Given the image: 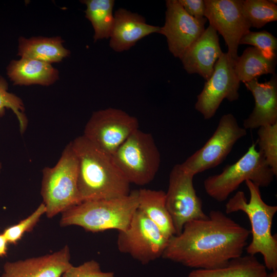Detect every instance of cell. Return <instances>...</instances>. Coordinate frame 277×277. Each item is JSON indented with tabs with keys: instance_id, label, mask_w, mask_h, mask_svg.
Listing matches in <instances>:
<instances>
[{
	"instance_id": "obj_1",
	"label": "cell",
	"mask_w": 277,
	"mask_h": 277,
	"mask_svg": "<svg viewBox=\"0 0 277 277\" xmlns=\"http://www.w3.org/2000/svg\"><path fill=\"white\" fill-rule=\"evenodd\" d=\"M250 234L223 212L212 210L171 236L162 258L194 269L219 268L243 255Z\"/></svg>"
},
{
	"instance_id": "obj_2",
	"label": "cell",
	"mask_w": 277,
	"mask_h": 277,
	"mask_svg": "<svg viewBox=\"0 0 277 277\" xmlns=\"http://www.w3.org/2000/svg\"><path fill=\"white\" fill-rule=\"evenodd\" d=\"M78 160L77 187L81 202L128 195L130 183L113 156L83 135L71 142Z\"/></svg>"
},
{
	"instance_id": "obj_3",
	"label": "cell",
	"mask_w": 277,
	"mask_h": 277,
	"mask_svg": "<svg viewBox=\"0 0 277 277\" xmlns=\"http://www.w3.org/2000/svg\"><path fill=\"white\" fill-rule=\"evenodd\" d=\"M245 183L250 193L249 202L244 192L238 191L226 204L225 212L229 214L242 211L247 215L252 240L245 248L247 253L251 255L260 253L267 270H277V236L271 232L277 206L268 205L263 200L258 185L249 180Z\"/></svg>"
},
{
	"instance_id": "obj_4",
	"label": "cell",
	"mask_w": 277,
	"mask_h": 277,
	"mask_svg": "<svg viewBox=\"0 0 277 277\" xmlns=\"http://www.w3.org/2000/svg\"><path fill=\"white\" fill-rule=\"evenodd\" d=\"M138 208V190L124 196L82 202L62 213V227L78 226L97 232L128 228Z\"/></svg>"
},
{
	"instance_id": "obj_5",
	"label": "cell",
	"mask_w": 277,
	"mask_h": 277,
	"mask_svg": "<svg viewBox=\"0 0 277 277\" xmlns=\"http://www.w3.org/2000/svg\"><path fill=\"white\" fill-rule=\"evenodd\" d=\"M42 173L41 193L48 218L81 203L77 187L78 160L71 142L56 165L45 167Z\"/></svg>"
},
{
	"instance_id": "obj_6",
	"label": "cell",
	"mask_w": 277,
	"mask_h": 277,
	"mask_svg": "<svg viewBox=\"0 0 277 277\" xmlns=\"http://www.w3.org/2000/svg\"><path fill=\"white\" fill-rule=\"evenodd\" d=\"M275 176L263 153L253 143L237 162L225 166L218 174L211 175L204 181L207 194L217 202L225 201L240 185L249 180L260 187H267Z\"/></svg>"
},
{
	"instance_id": "obj_7",
	"label": "cell",
	"mask_w": 277,
	"mask_h": 277,
	"mask_svg": "<svg viewBox=\"0 0 277 277\" xmlns=\"http://www.w3.org/2000/svg\"><path fill=\"white\" fill-rule=\"evenodd\" d=\"M129 183L143 186L151 182L160 166L161 155L150 133L134 131L112 155Z\"/></svg>"
},
{
	"instance_id": "obj_8",
	"label": "cell",
	"mask_w": 277,
	"mask_h": 277,
	"mask_svg": "<svg viewBox=\"0 0 277 277\" xmlns=\"http://www.w3.org/2000/svg\"><path fill=\"white\" fill-rule=\"evenodd\" d=\"M168 240L137 208L127 229L118 231L117 246L120 252L147 264L162 256Z\"/></svg>"
},
{
	"instance_id": "obj_9",
	"label": "cell",
	"mask_w": 277,
	"mask_h": 277,
	"mask_svg": "<svg viewBox=\"0 0 277 277\" xmlns=\"http://www.w3.org/2000/svg\"><path fill=\"white\" fill-rule=\"evenodd\" d=\"M138 127L135 117L121 109L108 108L92 113L83 135L103 151L113 155Z\"/></svg>"
},
{
	"instance_id": "obj_10",
	"label": "cell",
	"mask_w": 277,
	"mask_h": 277,
	"mask_svg": "<svg viewBox=\"0 0 277 277\" xmlns=\"http://www.w3.org/2000/svg\"><path fill=\"white\" fill-rule=\"evenodd\" d=\"M246 134L247 130L238 124L233 114H225L204 145L180 164L194 175L214 168L226 158L236 142Z\"/></svg>"
},
{
	"instance_id": "obj_11",
	"label": "cell",
	"mask_w": 277,
	"mask_h": 277,
	"mask_svg": "<svg viewBox=\"0 0 277 277\" xmlns=\"http://www.w3.org/2000/svg\"><path fill=\"white\" fill-rule=\"evenodd\" d=\"M194 175L180 164L173 166L169 174L166 193V205L172 219L175 235L182 231L187 222L207 217L203 210L202 202L193 186Z\"/></svg>"
},
{
	"instance_id": "obj_12",
	"label": "cell",
	"mask_w": 277,
	"mask_h": 277,
	"mask_svg": "<svg viewBox=\"0 0 277 277\" xmlns=\"http://www.w3.org/2000/svg\"><path fill=\"white\" fill-rule=\"evenodd\" d=\"M234 62L227 52H223L215 63L211 76L197 96L195 109L205 120L215 115L224 99L233 102L239 98L241 82L235 74Z\"/></svg>"
},
{
	"instance_id": "obj_13",
	"label": "cell",
	"mask_w": 277,
	"mask_h": 277,
	"mask_svg": "<svg viewBox=\"0 0 277 277\" xmlns=\"http://www.w3.org/2000/svg\"><path fill=\"white\" fill-rule=\"evenodd\" d=\"M204 17L222 35L228 47L227 53L233 61L238 57L241 38L249 31L251 26L244 17L241 0H204Z\"/></svg>"
},
{
	"instance_id": "obj_14",
	"label": "cell",
	"mask_w": 277,
	"mask_h": 277,
	"mask_svg": "<svg viewBox=\"0 0 277 277\" xmlns=\"http://www.w3.org/2000/svg\"><path fill=\"white\" fill-rule=\"evenodd\" d=\"M166 6L165 22L159 33L166 37L169 51L180 58L203 33L207 19L189 15L178 0L166 1Z\"/></svg>"
},
{
	"instance_id": "obj_15",
	"label": "cell",
	"mask_w": 277,
	"mask_h": 277,
	"mask_svg": "<svg viewBox=\"0 0 277 277\" xmlns=\"http://www.w3.org/2000/svg\"><path fill=\"white\" fill-rule=\"evenodd\" d=\"M66 245L52 253L15 262H7L1 277H61L72 264Z\"/></svg>"
},
{
	"instance_id": "obj_16",
	"label": "cell",
	"mask_w": 277,
	"mask_h": 277,
	"mask_svg": "<svg viewBox=\"0 0 277 277\" xmlns=\"http://www.w3.org/2000/svg\"><path fill=\"white\" fill-rule=\"evenodd\" d=\"M222 53L217 32L209 25L180 59L188 73L198 74L206 81L211 76L215 63Z\"/></svg>"
},
{
	"instance_id": "obj_17",
	"label": "cell",
	"mask_w": 277,
	"mask_h": 277,
	"mask_svg": "<svg viewBox=\"0 0 277 277\" xmlns=\"http://www.w3.org/2000/svg\"><path fill=\"white\" fill-rule=\"evenodd\" d=\"M114 17L109 46L115 52L129 50L142 38L160 31L161 27L148 24L143 16L124 8L116 10Z\"/></svg>"
},
{
	"instance_id": "obj_18",
	"label": "cell",
	"mask_w": 277,
	"mask_h": 277,
	"mask_svg": "<svg viewBox=\"0 0 277 277\" xmlns=\"http://www.w3.org/2000/svg\"><path fill=\"white\" fill-rule=\"evenodd\" d=\"M252 94L254 107L243 122V128L253 129L277 123V76L273 74L268 81L260 83L258 78L244 83Z\"/></svg>"
},
{
	"instance_id": "obj_19",
	"label": "cell",
	"mask_w": 277,
	"mask_h": 277,
	"mask_svg": "<svg viewBox=\"0 0 277 277\" xmlns=\"http://www.w3.org/2000/svg\"><path fill=\"white\" fill-rule=\"evenodd\" d=\"M7 74L14 85H38L48 86L59 79V71L51 64L41 61L21 57L10 62Z\"/></svg>"
},
{
	"instance_id": "obj_20",
	"label": "cell",
	"mask_w": 277,
	"mask_h": 277,
	"mask_svg": "<svg viewBox=\"0 0 277 277\" xmlns=\"http://www.w3.org/2000/svg\"><path fill=\"white\" fill-rule=\"evenodd\" d=\"M64 41L60 36H43L18 39L17 55L51 64L61 62L68 57L70 51L63 45Z\"/></svg>"
},
{
	"instance_id": "obj_21",
	"label": "cell",
	"mask_w": 277,
	"mask_h": 277,
	"mask_svg": "<svg viewBox=\"0 0 277 277\" xmlns=\"http://www.w3.org/2000/svg\"><path fill=\"white\" fill-rule=\"evenodd\" d=\"M138 208L152 221L168 239L175 235L171 216L166 205V193L162 190H138Z\"/></svg>"
},
{
	"instance_id": "obj_22",
	"label": "cell",
	"mask_w": 277,
	"mask_h": 277,
	"mask_svg": "<svg viewBox=\"0 0 277 277\" xmlns=\"http://www.w3.org/2000/svg\"><path fill=\"white\" fill-rule=\"evenodd\" d=\"M187 277H269V273L255 255L248 254L233 259L219 268L194 269Z\"/></svg>"
},
{
	"instance_id": "obj_23",
	"label": "cell",
	"mask_w": 277,
	"mask_h": 277,
	"mask_svg": "<svg viewBox=\"0 0 277 277\" xmlns=\"http://www.w3.org/2000/svg\"><path fill=\"white\" fill-rule=\"evenodd\" d=\"M276 58L266 57L259 49L246 48L234 62L235 74L240 82H249L263 74H275Z\"/></svg>"
},
{
	"instance_id": "obj_24",
	"label": "cell",
	"mask_w": 277,
	"mask_h": 277,
	"mask_svg": "<svg viewBox=\"0 0 277 277\" xmlns=\"http://www.w3.org/2000/svg\"><path fill=\"white\" fill-rule=\"evenodd\" d=\"M86 6L85 17L91 23L94 29V42L109 38L114 25L113 0H84Z\"/></svg>"
},
{
	"instance_id": "obj_25",
	"label": "cell",
	"mask_w": 277,
	"mask_h": 277,
	"mask_svg": "<svg viewBox=\"0 0 277 277\" xmlns=\"http://www.w3.org/2000/svg\"><path fill=\"white\" fill-rule=\"evenodd\" d=\"M243 15L251 27L261 28L277 20V5L268 0H241Z\"/></svg>"
},
{
	"instance_id": "obj_26",
	"label": "cell",
	"mask_w": 277,
	"mask_h": 277,
	"mask_svg": "<svg viewBox=\"0 0 277 277\" xmlns=\"http://www.w3.org/2000/svg\"><path fill=\"white\" fill-rule=\"evenodd\" d=\"M6 109H11L15 114L18 121L19 131L23 134L28 123L24 113V104L19 97L8 91V82L0 75V117L5 115Z\"/></svg>"
},
{
	"instance_id": "obj_27",
	"label": "cell",
	"mask_w": 277,
	"mask_h": 277,
	"mask_svg": "<svg viewBox=\"0 0 277 277\" xmlns=\"http://www.w3.org/2000/svg\"><path fill=\"white\" fill-rule=\"evenodd\" d=\"M259 150L263 154L265 160L277 175V123L259 128L257 132Z\"/></svg>"
},
{
	"instance_id": "obj_28",
	"label": "cell",
	"mask_w": 277,
	"mask_h": 277,
	"mask_svg": "<svg viewBox=\"0 0 277 277\" xmlns=\"http://www.w3.org/2000/svg\"><path fill=\"white\" fill-rule=\"evenodd\" d=\"M240 44L252 45L268 58H276L277 38L266 30L249 31L241 38Z\"/></svg>"
},
{
	"instance_id": "obj_29",
	"label": "cell",
	"mask_w": 277,
	"mask_h": 277,
	"mask_svg": "<svg viewBox=\"0 0 277 277\" xmlns=\"http://www.w3.org/2000/svg\"><path fill=\"white\" fill-rule=\"evenodd\" d=\"M46 213V207L42 203L30 215L19 223L5 229L3 233L8 243L16 244L26 232L31 231Z\"/></svg>"
},
{
	"instance_id": "obj_30",
	"label": "cell",
	"mask_w": 277,
	"mask_h": 277,
	"mask_svg": "<svg viewBox=\"0 0 277 277\" xmlns=\"http://www.w3.org/2000/svg\"><path fill=\"white\" fill-rule=\"evenodd\" d=\"M62 277H114L112 272L103 271L100 264L92 260L77 266L72 265Z\"/></svg>"
},
{
	"instance_id": "obj_31",
	"label": "cell",
	"mask_w": 277,
	"mask_h": 277,
	"mask_svg": "<svg viewBox=\"0 0 277 277\" xmlns=\"http://www.w3.org/2000/svg\"><path fill=\"white\" fill-rule=\"evenodd\" d=\"M190 16L195 18L204 17L205 4L204 0H178Z\"/></svg>"
},
{
	"instance_id": "obj_32",
	"label": "cell",
	"mask_w": 277,
	"mask_h": 277,
	"mask_svg": "<svg viewBox=\"0 0 277 277\" xmlns=\"http://www.w3.org/2000/svg\"><path fill=\"white\" fill-rule=\"evenodd\" d=\"M8 241L3 233H0V258L7 255Z\"/></svg>"
},
{
	"instance_id": "obj_33",
	"label": "cell",
	"mask_w": 277,
	"mask_h": 277,
	"mask_svg": "<svg viewBox=\"0 0 277 277\" xmlns=\"http://www.w3.org/2000/svg\"><path fill=\"white\" fill-rule=\"evenodd\" d=\"M269 277H277V270L271 271V272L269 273Z\"/></svg>"
},
{
	"instance_id": "obj_34",
	"label": "cell",
	"mask_w": 277,
	"mask_h": 277,
	"mask_svg": "<svg viewBox=\"0 0 277 277\" xmlns=\"http://www.w3.org/2000/svg\"><path fill=\"white\" fill-rule=\"evenodd\" d=\"M2 169V163L0 162V172Z\"/></svg>"
}]
</instances>
